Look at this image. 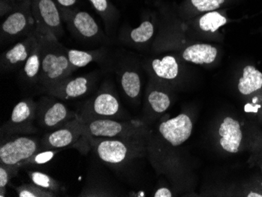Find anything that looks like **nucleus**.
<instances>
[{"label": "nucleus", "instance_id": "32", "mask_svg": "<svg viewBox=\"0 0 262 197\" xmlns=\"http://www.w3.org/2000/svg\"><path fill=\"white\" fill-rule=\"evenodd\" d=\"M17 2L14 0H0V15L5 17L15 8Z\"/></svg>", "mask_w": 262, "mask_h": 197}, {"label": "nucleus", "instance_id": "2", "mask_svg": "<svg viewBox=\"0 0 262 197\" xmlns=\"http://www.w3.org/2000/svg\"><path fill=\"white\" fill-rule=\"evenodd\" d=\"M148 133L126 138H86L89 148L106 165L119 167L147 152Z\"/></svg>", "mask_w": 262, "mask_h": 197}, {"label": "nucleus", "instance_id": "23", "mask_svg": "<svg viewBox=\"0 0 262 197\" xmlns=\"http://www.w3.org/2000/svg\"><path fill=\"white\" fill-rule=\"evenodd\" d=\"M27 173L31 182L42 189L51 191L58 195L62 191V185L61 182L44 172L39 170H28Z\"/></svg>", "mask_w": 262, "mask_h": 197}, {"label": "nucleus", "instance_id": "7", "mask_svg": "<svg viewBox=\"0 0 262 197\" xmlns=\"http://www.w3.org/2000/svg\"><path fill=\"white\" fill-rule=\"evenodd\" d=\"M35 29L32 12V0L17 2L15 8L5 16L0 28L1 43L14 42L29 36Z\"/></svg>", "mask_w": 262, "mask_h": 197}, {"label": "nucleus", "instance_id": "6", "mask_svg": "<svg viewBox=\"0 0 262 197\" xmlns=\"http://www.w3.org/2000/svg\"><path fill=\"white\" fill-rule=\"evenodd\" d=\"M121 113L120 100L108 81H104L97 92L76 112L79 119H120L123 116Z\"/></svg>", "mask_w": 262, "mask_h": 197}, {"label": "nucleus", "instance_id": "22", "mask_svg": "<svg viewBox=\"0 0 262 197\" xmlns=\"http://www.w3.org/2000/svg\"><path fill=\"white\" fill-rule=\"evenodd\" d=\"M120 83L125 95L130 100L138 99L141 95V80L137 72L127 69L120 76Z\"/></svg>", "mask_w": 262, "mask_h": 197}, {"label": "nucleus", "instance_id": "28", "mask_svg": "<svg viewBox=\"0 0 262 197\" xmlns=\"http://www.w3.org/2000/svg\"><path fill=\"white\" fill-rule=\"evenodd\" d=\"M18 197H57V194L42 189L34 183L22 184L15 188Z\"/></svg>", "mask_w": 262, "mask_h": 197}, {"label": "nucleus", "instance_id": "12", "mask_svg": "<svg viewBox=\"0 0 262 197\" xmlns=\"http://www.w3.org/2000/svg\"><path fill=\"white\" fill-rule=\"evenodd\" d=\"M51 97L43 96L37 101L35 120L41 128L50 132L77 118V113L71 111L64 103Z\"/></svg>", "mask_w": 262, "mask_h": 197}, {"label": "nucleus", "instance_id": "16", "mask_svg": "<svg viewBox=\"0 0 262 197\" xmlns=\"http://www.w3.org/2000/svg\"><path fill=\"white\" fill-rule=\"evenodd\" d=\"M172 100L170 94L164 88L156 85L148 88L145 101V117L151 121L170 108Z\"/></svg>", "mask_w": 262, "mask_h": 197}, {"label": "nucleus", "instance_id": "4", "mask_svg": "<svg viewBox=\"0 0 262 197\" xmlns=\"http://www.w3.org/2000/svg\"><path fill=\"white\" fill-rule=\"evenodd\" d=\"M261 135V132L251 125L247 126L233 117H224L217 130L219 145L229 154H239L245 150L251 152Z\"/></svg>", "mask_w": 262, "mask_h": 197}, {"label": "nucleus", "instance_id": "35", "mask_svg": "<svg viewBox=\"0 0 262 197\" xmlns=\"http://www.w3.org/2000/svg\"><path fill=\"white\" fill-rule=\"evenodd\" d=\"M15 2H20V1H21V0H14Z\"/></svg>", "mask_w": 262, "mask_h": 197}, {"label": "nucleus", "instance_id": "20", "mask_svg": "<svg viewBox=\"0 0 262 197\" xmlns=\"http://www.w3.org/2000/svg\"><path fill=\"white\" fill-rule=\"evenodd\" d=\"M151 69L155 76L161 80H174L179 74V64L174 56L166 55L152 60Z\"/></svg>", "mask_w": 262, "mask_h": 197}, {"label": "nucleus", "instance_id": "27", "mask_svg": "<svg viewBox=\"0 0 262 197\" xmlns=\"http://www.w3.org/2000/svg\"><path fill=\"white\" fill-rule=\"evenodd\" d=\"M63 148H58V149H44L39 150L37 152H35L30 158L24 161L20 167H29V166L43 165L51 162L57 154L62 152Z\"/></svg>", "mask_w": 262, "mask_h": 197}, {"label": "nucleus", "instance_id": "11", "mask_svg": "<svg viewBox=\"0 0 262 197\" xmlns=\"http://www.w3.org/2000/svg\"><path fill=\"white\" fill-rule=\"evenodd\" d=\"M37 101L28 98L19 101L12 110L9 120L1 127L2 137L29 135L36 134L37 127L33 124L36 120Z\"/></svg>", "mask_w": 262, "mask_h": 197}, {"label": "nucleus", "instance_id": "10", "mask_svg": "<svg viewBox=\"0 0 262 197\" xmlns=\"http://www.w3.org/2000/svg\"><path fill=\"white\" fill-rule=\"evenodd\" d=\"M0 144V163L20 167L40 148L41 139L28 135L2 137Z\"/></svg>", "mask_w": 262, "mask_h": 197}, {"label": "nucleus", "instance_id": "21", "mask_svg": "<svg viewBox=\"0 0 262 197\" xmlns=\"http://www.w3.org/2000/svg\"><path fill=\"white\" fill-rule=\"evenodd\" d=\"M262 88V73L253 65H247L238 83V91L243 97Z\"/></svg>", "mask_w": 262, "mask_h": 197}, {"label": "nucleus", "instance_id": "29", "mask_svg": "<svg viewBox=\"0 0 262 197\" xmlns=\"http://www.w3.org/2000/svg\"><path fill=\"white\" fill-rule=\"evenodd\" d=\"M20 167L0 163V189H7L12 179L17 176Z\"/></svg>", "mask_w": 262, "mask_h": 197}, {"label": "nucleus", "instance_id": "5", "mask_svg": "<svg viewBox=\"0 0 262 197\" xmlns=\"http://www.w3.org/2000/svg\"><path fill=\"white\" fill-rule=\"evenodd\" d=\"M83 136L90 138H126L148 134L144 122L124 121L118 119H79Z\"/></svg>", "mask_w": 262, "mask_h": 197}, {"label": "nucleus", "instance_id": "25", "mask_svg": "<svg viewBox=\"0 0 262 197\" xmlns=\"http://www.w3.org/2000/svg\"><path fill=\"white\" fill-rule=\"evenodd\" d=\"M227 23V19L217 12L207 13L200 19V28L204 32H215Z\"/></svg>", "mask_w": 262, "mask_h": 197}, {"label": "nucleus", "instance_id": "15", "mask_svg": "<svg viewBox=\"0 0 262 197\" xmlns=\"http://www.w3.org/2000/svg\"><path fill=\"white\" fill-rule=\"evenodd\" d=\"M38 39L39 33L34 30L29 36L20 39L13 47L4 51L0 58L1 72L10 73L23 67L37 44Z\"/></svg>", "mask_w": 262, "mask_h": 197}, {"label": "nucleus", "instance_id": "13", "mask_svg": "<svg viewBox=\"0 0 262 197\" xmlns=\"http://www.w3.org/2000/svg\"><path fill=\"white\" fill-rule=\"evenodd\" d=\"M83 141H86V138L83 136L80 120L77 117L64 126L46 134L41 138L39 150L67 149L76 147L79 142Z\"/></svg>", "mask_w": 262, "mask_h": 197}, {"label": "nucleus", "instance_id": "9", "mask_svg": "<svg viewBox=\"0 0 262 197\" xmlns=\"http://www.w3.org/2000/svg\"><path fill=\"white\" fill-rule=\"evenodd\" d=\"M35 30L42 36L60 39L64 35L62 14L55 0H32Z\"/></svg>", "mask_w": 262, "mask_h": 197}, {"label": "nucleus", "instance_id": "26", "mask_svg": "<svg viewBox=\"0 0 262 197\" xmlns=\"http://www.w3.org/2000/svg\"><path fill=\"white\" fill-rule=\"evenodd\" d=\"M155 26L150 20L143 21L138 28L129 32V39L136 44L148 42L154 36Z\"/></svg>", "mask_w": 262, "mask_h": 197}, {"label": "nucleus", "instance_id": "14", "mask_svg": "<svg viewBox=\"0 0 262 197\" xmlns=\"http://www.w3.org/2000/svg\"><path fill=\"white\" fill-rule=\"evenodd\" d=\"M101 76L99 72H94L76 77L69 76L56 85L47 95L64 101L81 98L93 91Z\"/></svg>", "mask_w": 262, "mask_h": 197}, {"label": "nucleus", "instance_id": "8", "mask_svg": "<svg viewBox=\"0 0 262 197\" xmlns=\"http://www.w3.org/2000/svg\"><path fill=\"white\" fill-rule=\"evenodd\" d=\"M60 9L68 29L76 39L86 43L107 42L105 34L89 13L74 7Z\"/></svg>", "mask_w": 262, "mask_h": 197}, {"label": "nucleus", "instance_id": "3", "mask_svg": "<svg viewBox=\"0 0 262 197\" xmlns=\"http://www.w3.org/2000/svg\"><path fill=\"white\" fill-rule=\"evenodd\" d=\"M39 35L41 71L39 88L48 94L61 81L73 74L66 48L53 36Z\"/></svg>", "mask_w": 262, "mask_h": 197}, {"label": "nucleus", "instance_id": "1", "mask_svg": "<svg viewBox=\"0 0 262 197\" xmlns=\"http://www.w3.org/2000/svg\"><path fill=\"white\" fill-rule=\"evenodd\" d=\"M193 123L186 113L161 121L152 133L148 132L147 152L162 170L170 167L175 160V148L188 140L192 133Z\"/></svg>", "mask_w": 262, "mask_h": 197}, {"label": "nucleus", "instance_id": "30", "mask_svg": "<svg viewBox=\"0 0 262 197\" xmlns=\"http://www.w3.org/2000/svg\"><path fill=\"white\" fill-rule=\"evenodd\" d=\"M192 5L201 12L213 11L219 8L225 0H191Z\"/></svg>", "mask_w": 262, "mask_h": 197}, {"label": "nucleus", "instance_id": "33", "mask_svg": "<svg viewBox=\"0 0 262 197\" xmlns=\"http://www.w3.org/2000/svg\"><path fill=\"white\" fill-rule=\"evenodd\" d=\"M173 192L170 189L166 187H162L157 189L155 192L153 196L155 197H172L173 196Z\"/></svg>", "mask_w": 262, "mask_h": 197}, {"label": "nucleus", "instance_id": "31", "mask_svg": "<svg viewBox=\"0 0 262 197\" xmlns=\"http://www.w3.org/2000/svg\"><path fill=\"white\" fill-rule=\"evenodd\" d=\"M249 162L252 165H257L262 173V135L251 151V158Z\"/></svg>", "mask_w": 262, "mask_h": 197}, {"label": "nucleus", "instance_id": "18", "mask_svg": "<svg viewBox=\"0 0 262 197\" xmlns=\"http://www.w3.org/2000/svg\"><path fill=\"white\" fill-rule=\"evenodd\" d=\"M41 71L40 44L38 39L32 54L29 56L26 64H24L20 72V79L27 86L39 87V76Z\"/></svg>", "mask_w": 262, "mask_h": 197}, {"label": "nucleus", "instance_id": "17", "mask_svg": "<svg viewBox=\"0 0 262 197\" xmlns=\"http://www.w3.org/2000/svg\"><path fill=\"white\" fill-rule=\"evenodd\" d=\"M66 53L73 72L92 62H105L107 57V50L104 48L92 51H81L66 48Z\"/></svg>", "mask_w": 262, "mask_h": 197}, {"label": "nucleus", "instance_id": "34", "mask_svg": "<svg viewBox=\"0 0 262 197\" xmlns=\"http://www.w3.org/2000/svg\"><path fill=\"white\" fill-rule=\"evenodd\" d=\"M60 8H73L77 0H55Z\"/></svg>", "mask_w": 262, "mask_h": 197}, {"label": "nucleus", "instance_id": "24", "mask_svg": "<svg viewBox=\"0 0 262 197\" xmlns=\"http://www.w3.org/2000/svg\"><path fill=\"white\" fill-rule=\"evenodd\" d=\"M94 10L102 18L108 33H111L113 29V7L108 0H89Z\"/></svg>", "mask_w": 262, "mask_h": 197}, {"label": "nucleus", "instance_id": "19", "mask_svg": "<svg viewBox=\"0 0 262 197\" xmlns=\"http://www.w3.org/2000/svg\"><path fill=\"white\" fill-rule=\"evenodd\" d=\"M217 50L210 44H194L182 53L185 61L197 64H210L216 59Z\"/></svg>", "mask_w": 262, "mask_h": 197}]
</instances>
